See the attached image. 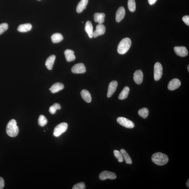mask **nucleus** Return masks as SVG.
Instances as JSON below:
<instances>
[{
  "label": "nucleus",
  "mask_w": 189,
  "mask_h": 189,
  "mask_svg": "<svg viewBox=\"0 0 189 189\" xmlns=\"http://www.w3.org/2000/svg\"><path fill=\"white\" fill-rule=\"evenodd\" d=\"M152 161L158 165L162 166L165 165L169 161L168 156L165 154L161 153H156L152 156Z\"/></svg>",
  "instance_id": "nucleus-1"
},
{
  "label": "nucleus",
  "mask_w": 189,
  "mask_h": 189,
  "mask_svg": "<svg viewBox=\"0 0 189 189\" xmlns=\"http://www.w3.org/2000/svg\"><path fill=\"white\" fill-rule=\"evenodd\" d=\"M6 132L8 135L11 137H14L18 135L19 128L14 119H11L8 122L6 127Z\"/></svg>",
  "instance_id": "nucleus-2"
},
{
  "label": "nucleus",
  "mask_w": 189,
  "mask_h": 189,
  "mask_svg": "<svg viewBox=\"0 0 189 189\" xmlns=\"http://www.w3.org/2000/svg\"><path fill=\"white\" fill-rule=\"evenodd\" d=\"M131 45V41L129 38L123 39L119 43L117 52L119 54H124L129 50Z\"/></svg>",
  "instance_id": "nucleus-3"
},
{
  "label": "nucleus",
  "mask_w": 189,
  "mask_h": 189,
  "mask_svg": "<svg viewBox=\"0 0 189 189\" xmlns=\"http://www.w3.org/2000/svg\"><path fill=\"white\" fill-rule=\"evenodd\" d=\"M68 128V124L66 123H62L56 126L54 129L53 135L58 137L66 132Z\"/></svg>",
  "instance_id": "nucleus-4"
},
{
  "label": "nucleus",
  "mask_w": 189,
  "mask_h": 189,
  "mask_svg": "<svg viewBox=\"0 0 189 189\" xmlns=\"http://www.w3.org/2000/svg\"><path fill=\"white\" fill-rule=\"evenodd\" d=\"M154 77L155 81L160 79L162 75L163 68L162 65L159 62H156L154 66Z\"/></svg>",
  "instance_id": "nucleus-5"
},
{
  "label": "nucleus",
  "mask_w": 189,
  "mask_h": 189,
  "mask_svg": "<svg viewBox=\"0 0 189 189\" xmlns=\"http://www.w3.org/2000/svg\"><path fill=\"white\" fill-rule=\"evenodd\" d=\"M117 121L119 124L126 128L132 129L134 127V124L132 121L124 117H118L117 119Z\"/></svg>",
  "instance_id": "nucleus-6"
},
{
  "label": "nucleus",
  "mask_w": 189,
  "mask_h": 189,
  "mask_svg": "<svg viewBox=\"0 0 189 189\" xmlns=\"http://www.w3.org/2000/svg\"><path fill=\"white\" fill-rule=\"evenodd\" d=\"M116 177L115 174L106 171L102 172L99 175V179L102 180H105L107 179H115L116 178Z\"/></svg>",
  "instance_id": "nucleus-7"
},
{
  "label": "nucleus",
  "mask_w": 189,
  "mask_h": 189,
  "mask_svg": "<svg viewBox=\"0 0 189 189\" xmlns=\"http://www.w3.org/2000/svg\"><path fill=\"white\" fill-rule=\"evenodd\" d=\"M71 70L74 73L82 74L86 72V68L83 64L79 63L74 65Z\"/></svg>",
  "instance_id": "nucleus-8"
},
{
  "label": "nucleus",
  "mask_w": 189,
  "mask_h": 189,
  "mask_svg": "<svg viewBox=\"0 0 189 189\" xmlns=\"http://www.w3.org/2000/svg\"><path fill=\"white\" fill-rule=\"evenodd\" d=\"M174 50L176 54L181 57H185L188 54V51L186 47L184 46H175Z\"/></svg>",
  "instance_id": "nucleus-9"
},
{
  "label": "nucleus",
  "mask_w": 189,
  "mask_h": 189,
  "mask_svg": "<svg viewBox=\"0 0 189 189\" xmlns=\"http://www.w3.org/2000/svg\"><path fill=\"white\" fill-rule=\"evenodd\" d=\"M106 27L102 24H99L96 27V30L93 32V37L96 38L99 36L102 35L105 33Z\"/></svg>",
  "instance_id": "nucleus-10"
},
{
  "label": "nucleus",
  "mask_w": 189,
  "mask_h": 189,
  "mask_svg": "<svg viewBox=\"0 0 189 189\" xmlns=\"http://www.w3.org/2000/svg\"><path fill=\"white\" fill-rule=\"evenodd\" d=\"M117 86L118 82L116 81H113L111 82L109 85L107 96L108 98L112 96L115 92Z\"/></svg>",
  "instance_id": "nucleus-11"
},
{
  "label": "nucleus",
  "mask_w": 189,
  "mask_h": 189,
  "mask_svg": "<svg viewBox=\"0 0 189 189\" xmlns=\"http://www.w3.org/2000/svg\"><path fill=\"white\" fill-rule=\"evenodd\" d=\"M181 84V82L179 79H174L169 82L168 85V88L170 90H175L179 88Z\"/></svg>",
  "instance_id": "nucleus-12"
},
{
  "label": "nucleus",
  "mask_w": 189,
  "mask_h": 189,
  "mask_svg": "<svg viewBox=\"0 0 189 189\" xmlns=\"http://www.w3.org/2000/svg\"><path fill=\"white\" fill-rule=\"evenodd\" d=\"M143 79V74L140 70H137L134 73V80L137 84H140L142 83Z\"/></svg>",
  "instance_id": "nucleus-13"
},
{
  "label": "nucleus",
  "mask_w": 189,
  "mask_h": 189,
  "mask_svg": "<svg viewBox=\"0 0 189 189\" xmlns=\"http://www.w3.org/2000/svg\"><path fill=\"white\" fill-rule=\"evenodd\" d=\"M125 11L124 8L121 6L117 10L116 13V20L117 22H119L124 18Z\"/></svg>",
  "instance_id": "nucleus-14"
},
{
  "label": "nucleus",
  "mask_w": 189,
  "mask_h": 189,
  "mask_svg": "<svg viewBox=\"0 0 189 189\" xmlns=\"http://www.w3.org/2000/svg\"><path fill=\"white\" fill-rule=\"evenodd\" d=\"M74 53V52L71 49H67L65 51V55L67 61L71 62L75 60L76 57Z\"/></svg>",
  "instance_id": "nucleus-15"
},
{
  "label": "nucleus",
  "mask_w": 189,
  "mask_h": 189,
  "mask_svg": "<svg viewBox=\"0 0 189 189\" xmlns=\"http://www.w3.org/2000/svg\"><path fill=\"white\" fill-rule=\"evenodd\" d=\"M64 88V84L61 83H60V82H58V83H55L52 86L49 90L51 91L52 93H55L62 90Z\"/></svg>",
  "instance_id": "nucleus-16"
},
{
  "label": "nucleus",
  "mask_w": 189,
  "mask_h": 189,
  "mask_svg": "<svg viewBox=\"0 0 189 189\" xmlns=\"http://www.w3.org/2000/svg\"><path fill=\"white\" fill-rule=\"evenodd\" d=\"M55 56L51 55L47 58L45 62L46 66L49 70H51L53 68V65L55 60Z\"/></svg>",
  "instance_id": "nucleus-17"
},
{
  "label": "nucleus",
  "mask_w": 189,
  "mask_h": 189,
  "mask_svg": "<svg viewBox=\"0 0 189 189\" xmlns=\"http://www.w3.org/2000/svg\"><path fill=\"white\" fill-rule=\"evenodd\" d=\"M88 0H81L77 6L76 10L78 13H80L85 9L88 3Z\"/></svg>",
  "instance_id": "nucleus-18"
},
{
  "label": "nucleus",
  "mask_w": 189,
  "mask_h": 189,
  "mask_svg": "<svg viewBox=\"0 0 189 189\" xmlns=\"http://www.w3.org/2000/svg\"><path fill=\"white\" fill-rule=\"evenodd\" d=\"M85 30L89 37L92 38L93 37V27L92 23L90 21H87L85 27Z\"/></svg>",
  "instance_id": "nucleus-19"
},
{
  "label": "nucleus",
  "mask_w": 189,
  "mask_h": 189,
  "mask_svg": "<svg viewBox=\"0 0 189 189\" xmlns=\"http://www.w3.org/2000/svg\"><path fill=\"white\" fill-rule=\"evenodd\" d=\"M105 16L104 13H96L94 14V20L99 24H103L105 21Z\"/></svg>",
  "instance_id": "nucleus-20"
},
{
  "label": "nucleus",
  "mask_w": 189,
  "mask_h": 189,
  "mask_svg": "<svg viewBox=\"0 0 189 189\" xmlns=\"http://www.w3.org/2000/svg\"><path fill=\"white\" fill-rule=\"evenodd\" d=\"M81 94L82 99L87 102L90 103L92 101V97L88 91L86 90H83L81 91Z\"/></svg>",
  "instance_id": "nucleus-21"
},
{
  "label": "nucleus",
  "mask_w": 189,
  "mask_h": 189,
  "mask_svg": "<svg viewBox=\"0 0 189 189\" xmlns=\"http://www.w3.org/2000/svg\"><path fill=\"white\" fill-rule=\"evenodd\" d=\"M32 26L30 24H25L19 25L18 28V31L20 32H26L30 31Z\"/></svg>",
  "instance_id": "nucleus-22"
},
{
  "label": "nucleus",
  "mask_w": 189,
  "mask_h": 189,
  "mask_svg": "<svg viewBox=\"0 0 189 189\" xmlns=\"http://www.w3.org/2000/svg\"><path fill=\"white\" fill-rule=\"evenodd\" d=\"M63 37L62 35L60 33H54L51 36L52 42L54 43H60L63 40Z\"/></svg>",
  "instance_id": "nucleus-23"
},
{
  "label": "nucleus",
  "mask_w": 189,
  "mask_h": 189,
  "mask_svg": "<svg viewBox=\"0 0 189 189\" xmlns=\"http://www.w3.org/2000/svg\"><path fill=\"white\" fill-rule=\"evenodd\" d=\"M130 91L129 87H125L119 94L118 98L119 99L123 100L127 99Z\"/></svg>",
  "instance_id": "nucleus-24"
},
{
  "label": "nucleus",
  "mask_w": 189,
  "mask_h": 189,
  "mask_svg": "<svg viewBox=\"0 0 189 189\" xmlns=\"http://www.w3.org/2000/svg\"><path fill=\"white\" fill-rule=\"evenodd\" d=\"M120 152L121 154H122L123 158L124 159L126 163L130 164H132V161L131 159L130 158L129 154L127 153L125 150L123 149H121L120 150Z\"/></svg>",
  "instance_id": "nucleus-25"
},
{
  "label": "nucleus",
  "mask_w": 189,
  "mask_h": 189,
  "mask_svg": "<svg viewBox=\"0 0 189 189\" xmlns=\"http://www.w3.org/2000/svg\"><path fill=\"white\" fill-rule=\"evenodd\" d=\"M138 113L140 116L144 118H146L148 116L149 111L147 108H143L138 111Z\"/></svg>",
  "instance_id": "nucleus-26"
},
{
  "label": "nucleus",
  "mask_w": 189,
  "mask_h": 189,
  "mask_svg": "<svg viewBox=\"0 0 189 189\" xmlns=\"http://www.w3.org/2000/svg\"><path fill=\"white\" fill-rule=\"evenodd\" d=\"M128 5L130 11L132 12L135 11L136 8L135 0H128Z\"/></svg>",
  "instance_id": "nucleus-27"
},
{
  "label": "nucleus",
  "mask_w": 189,
  "mask_h": 189,
  "mask_svg": "<svg viewBox=\"0 0 189 189\" xmlns=\"http://www.w3.org/2000/svg\"><path fill=\"white\" fill-rule=\"evenodd\" d=\"M61 106L59 104L55 103L53 106L50 107L49 109V112L52 114H55L56 112V111L57 110L61 109Z\"/></svg>",
  "instance_id": "nucleus-28"
},
{
  "label": "nucleus",
  "mask_w": 189,
  "mask_h": 189,
  "mask_svg": "<svg viewBox=\"0 0 189 189\" xmlns=\"http://www.w3.org/2000/svg\"><path fill=\"white\" fill-rule=\"evenodd\" d=\"M38 124L41 127H44L47 123V120L44 116L41 115L38 119Z\"/></svg>",
  "instance_id": "nucleus-29"
},
{
  "label": "nucleus",
  "mask_w": 189,
  "mask_h": 189,
  "mask_svg": "<svg viewBox=\"0 0 189 189\" xmlns=\"http://www.w3.org/2000/svg\"><path fill=\"white\" fill-rule=\"evenodd\" d=\"M114 153L115 157H116L119 162H122L123 161V158L122 154L120 151H119L117 150H115L114 151Z\"/></svg>",
  "instance_id": "nucleus-30"
},
{
  "label": "nucleus",
  "mask_w": 189,
  "mask_h": 189,
  "mask_svg": "<svg viewBox=\"0 0 189 189\" xmlns=\"http://www.w3.org/2000/svg\"><path fill=\"white\" fill-rule=\"evenodd\" d=\"M8 28V25L7 23H3L0 24V35L3 33L7 30Z\"/></svg>",
  "instance_id": "nucleus-31"
},
{
  "label": "nucleus",
  "mask_w": 189,
  "mask_h": 189,
  "mask_svg": "<svg viewBox=\"0 0 189 189\" xmlns=\"http://www.w3.org/2000/svg\"><path fill=\"white\" fill-rule=\"evenodd\" d=\"M73 189H84L86 188V185L83 182H80L75 184Z\"/></svg>",
  "instance_id": "nucleus-32"
},
{
  "label": "nucleus",
  "mask_w": 189,
  "mask_h": 189,
  "mask_svg": "<svg viewBox=\"0 0 189 189\" xmlns=\"http://www.w3.org/2000/svg\"><path fill=\"white\" fill-rule=\"evenodd\" d=\"M182 19L187 25L189 26V16H184L182 18Z\"/></svg>",
  "instance_id": "nucleus-33"
},
{
  "label": "nucleus",
  "mask_w": 189,
  "mask_h": 189,
  "mask_svg": "<svg viewBox=\"0 0 189 189\" xmlns=\"http://www.w3.org/2000/svg\"><path fill=\"white\" fill-rule=\"evenodd\" d=\"M4 181L3 179L0 177V189H2L4 188Z\"/></svg>",
  "instance_id": "nucleus-34"
},
{
  "label": "nucleus",
  "mask_w": 189,
  "mask_h": 189,
  "mask_svg": "<svg viewBox=\"0 0 189 189\" xmlns=\"http://www.w3.org/2000/svg\"><path fill=\"white\" fill-rule=\"evenodd\" d=\"M157 0H148V2L150 5H153L155 4Z\"/></svg>",
  "instance_id": "nucleus-35"
},
{
  "label": "nucleus",
  "mask_w": 189,
  "mask_h": 189,
  "mask_svg": "<svg viewBox=\"0 0 189 189\" xmlns=\"http://www.w3.org/2000/svg\"><path fill=\"white\" fill-rule=\"evenodd\" d=\"M189 180L188 179L187 180V183H186L187 186L188 188L189 187Z\"/></svg>",
  "instance_id": "nucleus-36"
},
{
  "label": "nucleus",
  "mask_w": 189,
  "mask_h": 189,
  "mask_svg": "<svg viewBox=\"0 0 189 189\" xmlns=\"http://www.w3.org/2000/svg\"><path fill=\"white\" fill-rule=\"evenodd\" d=\"M187 69H188V71H189V65H188V66H187Z\"/></svg>",
  "instance_id": "nucleus-37"
}]
</instances>
